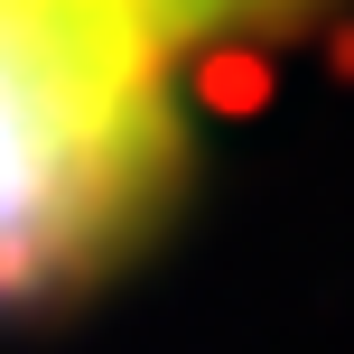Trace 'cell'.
I'll use <instances>...</instances> for the list:
<instances>
[{
  "label": "cell",
  "instance_id": "7a4b0ae2",
  "mask_svg": "<svg viewBox=\"0 0 354 354\" xmlns=\"http://www.w3.org/2000/svg\"><path fill=\"white\" fill-rule=\"evenodd\" d=\"M140 28L159 47H187V37H233V28H270V19H299L308 0H131Z\"/></svg>",
  "mask_w": 354,
  "mask_h": 354
},
{
  "label": "cell",
  "instance_id": "6da1fadb",
  "mask_svg": "<svg viewBox=\"0 0 354 354\" xmlns=\"http://www.w3.org/2000/svg\"><path fill=\"white\" fill-rule=\"evenodd\" d=\"M168 47L131 0H0V308L112 270L177 196Z\"/></svg>",
  "mask_w": 354,
  "mask_h": 354
}]
</instances>
